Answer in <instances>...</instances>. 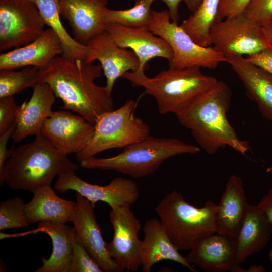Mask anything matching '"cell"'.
<instances>
[{
    "label": "cell",
    "mask_w": 272,
    "mask_h": 272,
    "mask_svg": "<svg viewBox=\"0 0 272 272\" xmlns=\"http://www.w3.org/2000/svg\"><path fill=\"white\" fill-rule=\"evenodd\" d=\"M137 103L127 100L122 106L105 112L94 124V133L85 147L76 155L80 162L103 151L124 148L150 135V127L134 115Z\"/></svg>",
    "instance_id": "cell-7"
},
{
    "label": "cell",
    "mask_w": 272,
    "mask_h": 272,
    "mask_svg": "<svg viewBox=\"0 0 272 272\" xmlns=\"http://www.w3.org/2000/svg\"><path fill=\"white\" fill-rule=\"evenodd\" d=\"M94 125L81 115L66 111L52 112L43 123L40 133L68 155L79 152L91 138Z\"/></svg>",
    "instance_id": "cell-14"
},
{
    "label": "cell",
    "mask_w": 272,
    "mask_h": 272,
    "mask_svg": "<svg viewBox=\"0 0 272 272\" xmlns=\"http://www.w3.org/2000/svg\"><path fill=\"white\" fill-rule=\"evenodd\" d=\"M122 78L134 86L143 87L145 93L154 97L158 111L162 114H176L218 81L216 78L203 74L198 66L183 69L169 67L152 78L148 77L145 72L129 71Z\"/></svg>",
    "instance_id": "cell-4"
},
{
    "label": "cell",
    "mask_w": 272,
    "mask_h": 272,
    "mask_svg": "<svg viewBox=\"0 0 272 272\" xmlns=\"http://www.w3.org/2000/svg\"><path fill=\"white\" fill-rule=\"evenodd\" d=\"M39 69L27 66L21 71L0 69V98L14 96L39 82Z\"/></svg>",
    "instance_id": "cell-30"
},
{
    "label": "cell",
    "mask_w": 272,
    "mask_h": 272,
    "mask_svg": "<svg viewBox=\"0 0 272 272\" xmlns=\"http://www.w3.org/2000/svg\"><path fill=\"white\" fill-rule=\"evenodd\" d=\"M45 25L31 0H0V51L32 42L43 33Z\"/></svg>",
    "instance_id": "cell-10"
},
{
    "label": "cell",
    "mask_w": 272,
    "mask_h": 272,
    "mask_svg": "<svg viewBox=\"0 0 272 272\" xmlns=\"http://www.w3.org/2000/svg\"><path fill=\"white\" fill-rule=\"evenodd\" d=\"M37 231L50 236L53 249L49 258L41 257L42 265L35 272H72L76 240L74 227L61 223L40 222Z\"/></svg>",
    "instance_id": "cell-25"
},
{
    "label": "cell",
    "mask_w": 272,
    "mask_h": 272,
    "mask_svg": "<svg viewBox=\"0 0 272 272\" xmlns=\"http://www.w3.org/2000/svg\"><path fill=\"white\" fill-rule=\"evenodd\" d=\"M268 257L271 262L272 263V249L269 252Z\"/></svg>",
    "instance_id": "cell-42"
},
{
    "label": "cell",
    "mask_w": 272,
    "mask_h": 272,
    "mask_svg": "<svg viewBox=\"0 0 272 272\" xmlns=\"http://www.w3.org/2000/svg\"><path fill=\"white\" fill-rule=\"evenodd\" d=\"M266 271L264 267L261 265H253L250 266L249 269L245 270L242 268L237 265L235 268V271L243 272V271H249V272H262Z\"/></svg>",
    "instance_id": "cell-41"
},
{
    "label": "cell",
    "mask_w": 272,
    "mask_h": 272,
    "mask_svg": "<svg viewBox=\"0 0 272 272\" xmlns=\"http://www.w3.org/2000/svg\"><path fill=\"white\" fill-rule=\"evenodd\" d=\"M109 216L114 234L108 252L123 271H136L142 266L141 222L128 206L111 208Z\"/></svg>",
    "instance_id": "cell-11"
},
{
    "label": "cell",
    "mask_w": 272,
    "mask_h": 272,
    "mask_svg": "<svg viewBox=\"0 0 272 272\" xmlns=\"http://www.w3.org/2000/svg\"><path fill=\"white\" fill-rule=\"evenodd\" d=\"M186 257L190 263L208 272L231 270L236 265V238L215 233L199 240Z\"/></svg>",
    "instance_id": "cell-18"
},
{
    "label": "cell",
    "mask_w": 272,
    "mask_h": 272,
    "mask_svg": "<svg viewBox=\"0 0 272 272\" xmlns=\"http://www.w3.org/2000/svg\"><path fill=\"white\" fill-rule=\"evenodd\" d=\"M166 4L168 8L171 20L172 22L178 23L179 16L178 6L179 3L183 1L190 11L194 12L200 6L202 0H160Z\"/></svg>",
    "instance_id": "cell-37"
},
{
    "label": "cell",
    "mask_w": 272,
    "mask_h": 272,
    "mask_svg": "<svg viewBox=\"0 0 272 272\" xmlns=\"http://www.w3.org/2000/svg\"><path fill=\"white\" fill-rule=\"evenodd\" d=\"M79 169L67 154L40 133L32 142L15 148L0 174V184L6 183L13 190L32 192L40 186L51 185L61 173Z\"/></svg>",
    "instance_id": "cell-3"
},
{
    "label": "cell",
    "mask_w": 272,
    "mask_h": 272,
    "mask_svg": "<svg viewBox=\"0 0 272 272\" xmlns=\"http://www.w3.org/2000/svg\"><path fill=\"white\" fill-rule=\"evenodd\" d=\"M32 88L30 100L20 105L16 127L11 137L15 142L40 134L43 123L53 112L52 107L56 97L49 85L38 82Z\"/></svg>",
    "instance_id": "cell-19"
},
{
    "label": "cell",
    "mask_w": 272,
    "mask_h": 272,
    "mask_svg": "<svg viewBox=\"0 0 272 272\" xmlns=\"http://www.w3.org/2000/svg\"><path fill=\"white\" fill-rule=\"evenodd\" d=\"M243 14L261 25L272 18V0H251Z\"/></svg>",
    "instance_id": "cell-33"
},
{
    "label": "cell",
    "mask_w": 272,
    "mask_h": 272,
    "mask_svg": "<svg viewBox=\"0 0 272 272\" xmlns=\"http://www.w3.org/2000/svg\"><path fill=\"white\" fill-rule=\"evenodd\" d=\"M232 91L226 83L218 81L207 92L176 115L180 124L190 130L200 148L210 155L229 146L244 155L249 143L241 140L227 118Z\"/></svg>",
    "instance_id": "cell-2"
},
{
    "label": "cell",
    "mask_w": 272,
    "mask_h": 272,
    "mask_svg": "<svg viewBox=\"0 0 272 272\" xmlns=\"http://www.w3.org/2000/svg\"><path fill=\"white\" fill-rule=\"evenodd\" d=\"M32 192V199L25 204L26 218L30 224L46 221L64 224L71 222L76 202L58 196L51 185L40 186Z\"/></svg>",
    "instance_id": "cell-26"
},
{
    "label": "cell",
    "mask_w": 272,
    "mask_h": 272,
    "mask_svg": "<svg viewBox=\"0 0 272 272\" xmlns=\"http://www.w3.org/2000/svg\"><path fill=\"white\" fill-rule=\"evenodd\" d=\"M19 108L14 96L0 98V135L16 123Z\"/></svg>",
    "instance_id": "cell-34"
},
{
    "label": "cell",
    "mask_w": 272,
    "mask_h": 272,
    "mask_svg": "<svg viewBox=\"0 0 272 272\" xmlns=\"http://www.w3.org/2000/svg\"><path fill=\"white\" fill-rule=\"evenodd\" d=\"M218 205L207 201L201 208L187 202L182 194H167L155 210L172 242L179 250H190L200 239L216 233Z\"/></svg>",
    "instance_id": "cell-6"
},
{
    "label": "cell",
    "mask_w": 272,
    "mask_h": 272,
    "mask_svg": "<svg viewBox=\"0 0 272 272\" xmlns=\"http://www.w3.org/2000/svg\"><path fill=\"white\" fill-rule=\"evenodd\" d=\"M16 125V123L4 133L0 135V174L3 173L6 161L10 157L15 148L13 145L11 149H8L7 146L9 138L12 137L15 130Z\"/></svg>",
    "instance_id": "cell-38"
},
{
    "label": "cell",
    "mask_w": 272,
    "mask_h": 272,
    "mask_svg": "<svg viewBox=\"0 0 272 272\" xmlns=\"http://www.w3.org/2000/svg\"><path fill=\"white\" fill-rule=\"evenodd\" d=\"M220 1L202 0L197 9L180 25L200 46H211L210 32L217 21Z\"/></svg>",
    "instance_id": "cell-28"
},
{
    "label": "cell",
    "mask_w": 272,
    "mask_h": 272,
    "mask_svg": "<svg viewBox=\"0 0 272 272\" xmlns=\"http://www.w3.org/2000/svg\"><path fill=\"white\" fill-rule=\"evenodd\" d=\"M38 7L45 24L52 29L59 38L64 57L75 61H85L89 52V47L79 43L68 33L60 19L58 0H31Z\"/></svg>",
    "instance_id": "cell-27"
},
{
    "label": "cell",
    "mask_w": 272,
    "mask_h": 272,
    "mask_svg": "<svg viewBox=\"0 0 272 272\" xmlns=\"http://www.w3.org/2000/svg\"><path fill=\"white\" fill-rule=\"evenodd\" d=\"M261 26L268 44L272 48V18L262 24Z\"/></svg>",
    "instance_id": "cell-40"
},
{
    "label": "cell",
    "mask_w": 272,
    "mask_h": 272,
    "mask_svg": "<svg viewBox=\"0 0 272 272\" xmlns=\"http://www.w3.org/2000/svg\"><path fill=\"white\" fill-rule=\"evenodd\" d=\"M257 206L272 225V189L263 196Z\"/></svg>",
    "instance_id": "cell-39"
},
{
    "label": "cell",
    "mask_w": 272,
    "mask_h": 272,
    "mask_svg": "<svg viewBox=\"0 0 272 272\" xmlns=\"http://www.w3.org/2000/svg\"><path fill=\"white\" fill-rule=\"evenodd\" d=\"M144 238L142 241L141 258L142 270L151 271L153 265L162 260L178 263L192 272L196 270L186 258L182 256L172 242L160 220L150 218L143 227Z\"/></svg>",
    "instance_id": "cell-21"
},
{
    "label": "cell",
    "mask_w": 272,
    "mask_h": 272,
    "mask_svg": "<svg viewBox=\"0 0 272 272\" xmlns=\"http://www.w3.org/2000/svg\"><path fill=\"white\" fill-rule=\"evenodd\" d=\"M105 30L118 46L134 52L139 61L137 71L145 72L147 63L155 57H162L169 62L172 58L170 45L161 37L155 36L148 27L131 28L108 23Z\"/></svg>",
    "instance_id": "cell-16"
},
{
    "label": "cell",
    "mask_w": 272,
    "mask_h": 272,
    "mask_svg": "<svg viewBox=\"0 0 272 272\" xmlns=\"http://www.w3.org/2000/svg\"><path fill=\"white\" fill-rule=\"evenodd\" d=\"M247 204L242 179L234 174L231 175L218 205L216 232L236 238Z\"/></svg>",
    "instance_id": "cell-24"
},
{
    "label": "cell",
    "mask_w": 272,
    "mask_h": 272,
    "mask_svg": "<svg viewBox=\"0 0 272 272\" xmlns=\"http://www.w3.org/2000/svg\"><path fill=\"white\" fill-rule=\"evenodd\" d=\"M76 199L77 206L71 220L76 239L84 246L104 271H122L108 252L107 243L94 214L95 205L78 193Z\"/></svg>",
    "instance_id": "cell-13"
},
{
    "label": "cell",
    "mask_w": 272,
    "mask_h": 272,
    "mask_svg": "<svg viewBox=\"0 0 272 272\" xmlns=\"http://www.w3.org/2000/svg\"><path fill=\"white\" fill-rule=\"evenodd\" d=\"M225 58L242 81L248 97L257 104L263 117L272 121V75L242 56Z\"/></svg>",
    "instance_id": "cell-22"
},
{
    "label": "cell",
    "mask_w": 272,
    "mask_h": 272,
    "mask_svg": "<svg viewBox=\"0 0 272 272\" xmlns=\"http://www.w3.org/2000/svg\"><path fill=\"white\" fill-rule=\"evenodd\" d=\"M102 70L100 64L58 55L39 69V82L49 85L62 100V108L77 112L94 125L100 116L114 110L111 94L95 82Z\"/></svg>",
    "instance_id": "cell-1"
},
{
    "label": "cell",
    "mask_w": 272,
    "mask_h": 272,
    "mask_svg": "<svg viewBox=\"0 0 272 272\" xmlns=\"http://www.w3.org/2000/svg\"><path fill=\"white\" fill-rule=\"evenodd\" d=\"M168 10H153L148 28L155 35L164 39L171 47L173 56L170 68L183 69L193 66L214 69L226 62L223 54L213 47L197 44L178 23L171 21Z\"/></svg>",
    "instance_id": "cell-8"
},
{
    "label": "cell",
    "mask_w": 272,
    "mask_h": 272,
    "mask_svg": "<svg viewBox=\"0 0 272 272\" xmlns=\"http://www.w3.org/2000/svg\"><path fill=\"white\" fill-rule=\"evenodd\" d=\"M210 39L211 46L225 57L248 56L270 48L261 25L243 14L215 22Z\"/></svg>",
    "instance_id": "cell-9"
},
{
    "label": "cell",
    "mask_w": 272,
    "mask_h": 272,
    "mask_svg": "<svg viewBox=\"0 0 272 272\" xmlns=\"http://www.w3.org/2000/svg\"><path fill=\"white\" fill-rule=\"evenodd\" d=\"M30 223L26 218L25 203L20 197L8 198L0 203V230L27 228Z\"/></svg>",
    "instance_id": "cell-31"
},
{
    "label": "cell",
    "mask_w": 272,
    "mask_h": 272,
    "mask_svg": "<svg viewBox=\"0 0 272 272\" xmlns=\"http://www.w3.org/2000/svg\"><path fill=\"white\" fill-rule=\"evenodd\" d=\"M251 0H221L216 22L243 14Z\"/></svg>",
    "instance_id": "cell-35"
},
{
    "label": "cell",
    "mask_w": 272,
    "mask_h": 272,
    "mask_svg": "<svg viewBox=\"0 0 272 272\" xmlns=\"http://www.w3.org/2000/svg\"><path fill=\"white\" fill-rule=\"evenodd\" d=\"M247 60L272 75V48L247 56Z\"/></svg>",
    "instance_id": "cell-36"
},
{
    "label": "cell",
    "mask_w": 272,
    "mask_h": 272,
    "mask_svg": "<svg viewBox=\"0 0 272 272\" xmlns=\"http://www.w3.org/2000/svg\"><path fill=\"white\" fill-rule=\"evenodd\" d=\"M104 270L84 246L75 240L72 272H103Z\"/></svg>",
    "instance_id": "cell-32"
},
{
    "label": "cell",
    "mask_w": 272,
    "mask_h": 272,
    "mask_svg": "<svg viewBox=\"0 0 272 272\" xmlns=\"http://www.w3.org/2000/svg\"><path fill=\"white\" fill-rule=\"evenodd\" d=\"M54 188L61 193L73 190L94 204L107 203L111 208L134 203L139 196L137 183L130 179L118 177L105 186L89 183L79 178L74 171L61 173L58 176Z\"/></svg>",
    "instance_id": "cell-12"
},
{
    "label": "cell",
    "mask_w": 272,
    "mask_h": 272,
    "mask_svg": "<svg viewBox=\"0 0 272 272\" xmlns=\"http://www.w3.org/2000/svg\"><path fill=\"white\" fill-rule=\"evenodd\" d=\"M200 148L173 138L149 135L123 148L119 154L108 158L91 157L80 162L88 169L114 170L134 178L153 173L167 159L183 154H196Z\"/></svg>",
    "instance_id": "cell-5"
},
{
    "label": "cell",
    "mask_w": 272,
    "mask_h": 272,
    "mask_svg": "<svg viewBox=\"0 0 272 272\" xmlns=\"http://www.w3.org/2000/svg\"><path fill=\"white\" fill-rule=\"evenodd\" d=\"M60 15L72 28L74 39L87 45L105 31L104 18L108 0H58Z\"/></svg>",
    "instance_id": "cell-17"
},
{
    "label": "cell",
    "mask_w": 272,
    "mask_h": 272,
    "mask_svg": "<svg viewBox=\"0 0 272 272\" xmlns=\"http://www.w3.org/2000/svg\"><path fill=\"white\" fill-rule=\"evenodd\" d=\"M156 0H136L129 9L114 10L107 8L104 14L106 24L112 23L131 28L148 27L153 10L151 6Z\"/></svg>",
    "instance_id": "cell-29"
},
{
    "label": "cell",
    "mask_w": 272,
    "mask_h": 272,
    "mask_svg": "<svg viewBox=\"0 0 272 272\" xmlns=\"http://www.w3.org/2000/svg\"><path fill=\"white\" fill-rule=\"evenodd\" d=\"M272 225L259 207L247 204L245 215L236 238L238 265L262 250L269 242Z\"/></svg>",
    "instance_id": "cell-23"
},
{
    "label": "cell",
    "mask_w": 272,
    "mask_h": 272,
    "mask_svg": "<svg viewBox=\"0 0 272 272\" xmlns=\"http://www.w3.org/2000/svg\"><path fill=\"white\" fill-rule=\"evenodd\" d=\"M87 45L89 50L85 61L93 63L97 60L100 62L106 77L105 86L110 94L118 78L129 71L137 70L139 66L134 52L118 46L106 30L92 38Z\"/></svg>",
    "instance_id": "cell-15"
},
{
    "label": "cell",
    "mask_w": 272,
    "mask_h": 272,
    "mask_svg": "<svg viewBox=\"0 0 272 272\" xmlns=\"http://www.w3.org/2000/svg\"><path fill=\"white\" fill-rule=\"evenodd\" d=\"M63 54L61 42L50 28L32 42L0 55V69L14 70L27 66L39 69L47 65L54 57Z\"/></svg>",
    "instance_id": "cell-20"
}]
</instances>
